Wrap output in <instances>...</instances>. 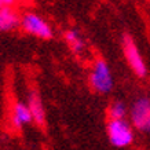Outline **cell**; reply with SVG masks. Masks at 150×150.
Returning <instances> with one entry per match:
<instances>
[{
    "instance_id": "cell-4",
    "label": "cell",
    "mask_w": 150,
    "mask_h": 150,
    "mask_svg": "<svg viewBox=\"0 0 150 150\" xmlns=\"http://www.w3.org/2000/svg\"><path fill=\"white\" fill-rule=\"evenodd\" d=\"M132 125L139 131L150 134V98H138L131 108Z\"/></svg>"
},
{
    "instance_id": "cell-1",
    "label": "cell",
    "mask_w": 150,
    "mask_h": 150,
    "mask_svg": "<svg viewBox=\"0 0 150 150\" xmlns=\"http://www.w3.org/2000/svg\"><path fill=\"white\" fill-rule=\"evenodd\" d=\"M90 84L99 94H109L113 90V74L109 65L103 59H96L90 73Z\"/></svg>"
},
{
    "instance_id": "cell-3",
    "label": "cell",
    "mask_w": 150,
    "mask_h": 150,
    "mask_svg": "<svg viewBox=\"0 0 150 150\" xmlns=\"http://www.w3.org/2000/svg\"><path fill=\"white\" fill-rule=\"evenodd\" d=\"M108 138L114 147H127L134 142V129L125 118L110 120L108 123Z\"/></svg>"
},
{
    "instance_id": "cell-8",
    "label": "cell",
    "mask_w": 150,
    "mask_h": 150,
    "mask_svg": "<svg viewBox=\"0 0 150 150\" xmlns=\"http://www.w3.org/2000/svg\"><path fill=\"white\" fill-rule=\"evenodd\" d=\"M28 108L32 113L33 121H36L37 124H44V120H46V113H44V106H43V102H41L40 96L37 95L35 91H32L28 96Z\"/></svg>"
},
{
    "instance_id": "cell-10",
    "label": "cell",
    "mask_w": 150,
    "mask_h": 150,
    "mask_svg": "<svg viewBox=\"0 0 150 150\" xmlns=\"http://www.w3.org/2000/svg\"><path fill=\"white\" fill-rule=\"evenodd\" d=\"M108 113H109L110 120H123L127 116V106L124 102L116 100L109 106Z\"/></svg>"
},
{
    "instance_id": "cell-2",
    "label": "cell",
    "mask_w": 150,
    "mask_h": 150,
    "mask_svg": "<svg viewBox=\"0 0 150 150\" xmlns=\"http://www.w3.org/2000/svg\"><path fill=\"white\" fill-rule=\"evenodd\" d=\"M19 26L28 35H32L39 39H51L52 37V28L47 22V19H44L39 14L32 13V11H28L21 15Z\"/></svg>"
},
{
    "instance_id": "cell-9",
    "label": "cell",
    "mask_w": 150,
    "mask_h": 150,
    "mask_svg": "<svg viewBox=\"0 0 150 150\" xmlns=\"http://www.w3.org/2000/svg\"><path fill=\"white\" fill-rule=\"evenodd\" d=\"M65 40L69 44V47L72 48L73 52L76 54H81L86 50V41L83 39V36L80 35L79 30L76 29H69L65 33Z\"/></svg>"
},
{
    "instance_id": "cell-7",
    "label": "cell",
    "mask_w": 150,
    "mask_h": 150,
    "mask_svg": "<svg viewBox=\"0 0 150 150\" xmlns=\"http://www.w3.org/2000/svg\"><path fill=\"white\" fill-rule=\"evenodd\" d=\"M33 120L32 113L28 108V105L25 103H15L13 109V116H11V121H13V125L17 128H22L23 125L29 124Z\"/></svg>"
},
{
    "instance_id": "cell-5",
    "label": "cell",
    "mask_w": 150,
    "mask_h": 150,
    "mask_svg": "<svg viewBox=\"0 0 150 150\" xmlns=\"http://www.w3.org/2000/svg\"><path fill=\"white\" fill-rule=\"evenodd\" d=\"M123 44H124V54H125V58H127L129 68L135 72L137 76L145 77L146 73H147V68H146L145 61L142 58V55L139 52V50H138L134 39L131 36H125Z\"/></svg>"
},
{
    "instance_id": "cell-6",
    "label": "cell",
    "mask_w": 150,
    "mask_h": 150,
    "mask_svg": "<svg viewBox=\"0 0 150 150\" xmlns=\"http://www.w3.org/2000/svg\"><path fill=\"white\" fill-rule=\"evenodd\" d=\"M21 17L13 7L0 8V30H14L19 26Z\"/></svg>"
}]
</instances>
